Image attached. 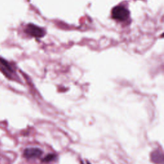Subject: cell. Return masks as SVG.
Returning a JSON list of instances; mask_svg holds the SVG:
<instances>
[{"label": "cell", "instance_id": "obj_6", "mask_svg": "<svg viewBox=\"0 0 164 164\" xmlns=\"http://www.w3.org/2000/svg\"><path fill=\"white\" fill-rule=\"evenodd\" d=\"M56 158V156L53 154H48L46 157H44L42 160L43 162H49L53 161V160H55V158Z\"/></svg>", "mask_w": 164, "mask_h": 164}, {"label": "cell", "instance_id": "obj_3", "mask_svg": "<svg viewBox=\"0 0 164 164\" xmlns=\"http://www.w3.org/2000/svg\"><path fill=\"white\" fill-rule=\"evenodd\" d=\"M25 32H27L28 35L36 38L43 37L45 35V32L44 30L33 24H28L27 27H26Z\"/></svg>", "mask_w": 164, "mask_h": 164}, {"label": "cell", "instance_id": "obj_4", "mask_svg": "<svg viewBox=\"0 0 164 164\" xmlns=\"http://www.w3.org/2000/svg\"><path fill=\"white\" fill-rule=\"evenodd\" d=\"M42 154V151L37 148H28L25 149L23 153L24 157L27 159H36Z\"/></svg>", "mask_w": 164, "mask_h": 164}, {"label": "cell", "instance_id": "obj_1", "mask_svg": "<svg viewBox=\"0 0 164 164\" xmlns=\"http://www.w3.org/2000/svg\"><path fill=\"white\" fill-rule=\"evenodd\" d=\"M0 71L8 79L11 80L15 79V72L12 65L2 58H0Z\"/></svg>", "mask_w": 164, "mask_h": 164}, {"label": "cell", "instance_id": "obj_5", "mask_svg": "<svg viewBox=\"0 0 164 164\" xmlns=\"http://www.w3.org/2000/svg\"><path fill=\"white\" fill-rule=\"evenodd\" d=\"M151 161L156 164H162L163 162V156L162 151L159 149L153 151L151 154Z\"/></svg>", "mask_w": 164, "mask_h": 164}, {"label": "cell", "instance_id": "obj_2", "mask_svg": "<svg viewBox=\"0 0 164 164\" xmlns=\"http://www.w3.org/2000/svg\"><path fill=\"white\" fill-rule=\"evenodd\" d=\"M129 11L123 6H117L111 11L112 18L119 21H124L128 18Z\"/></svg>", "mask_w": 164, "mask_h": 164}, {"label": "cell", "instance_id": "obj_7", "mask_svg": "<svg viewBox=\"0 0 164 164\" xmlns=\"http://www.w3.org/2000/svg\"><path fill=\"white\" fill-rule=\"evenodd\" d=\"M87 164H90V163H89V162H87Z\"/></svg>", "mask_w": 164, "mask_h": 164}]
</instances>
